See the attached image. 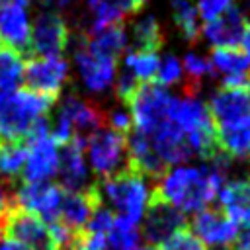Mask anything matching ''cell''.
Instances as JSON below:
<instances>
[{"mask_svg": "<svg viewBox=\"0 0 250 250\" xmlns=\"http://www.w3.org/2000/svg\"><path fill=\"white\" fill-rule=\"evenodd\" d=\"M230 158L219 152L203 166H174L152 188V195L180 213H199L219 195L225 186Z\"/></svg>", "mask_w": 250, "mask_h": 250, "instance_id": "obj_1", "label": "cell"}, {"mask_svg": "<svg viewBox=\"0 0 250 250\" xmlns=\"http://www.w3.org/2000/svg\"><path fill=\"white\" fill-rule=\"evenodd\" d=\"M55 102L27 88L0 92V143L27 141L33 123L49 115Z\"/></svg>", "mask_w": 250, "mask_h": 250, "instance_id": "obj_2", "label": "cell"}, {"mask_svg": "<svg viewBox=\"0 0 250 250\" xmlns=\"http://www.w3.org/2000/svg\"><path fill=\"white\" fill-rule=\"evenodd\" d=\"M96 188L102 205L107 203V209H111L117 217H123L135 225L143 221V215L150 199L145 176L131 168H125L111 178L96 182Z\"/></svg>", "mask_w": 250, "mask_h": 250, "instance_id": "obj_3", "label": "cell"}, {"mask_svg": "<svg viewBox=\"0 0 250 250\" xmlns=\"http://www.w3.org/2000/svg\"><path fill=\"white\" fill-rule=\"evenodd\" d=\"M172 98L174 96L156 82L139 84L137 90L131 94V98L125 102V105L129 107L133 131L143 135H152L164 123H168Z\"/></svg>", "mask_w": 250, "mask_h": 250, "instance_id": "obj_4", "label": "cell"}, {"mask_svg": "<svg viewBox=\"0 0 250 250\" xmlns=\"http://www.w3.org/2000/svg\"><path fill=\"white\" fill-rule=\"evenodd\" d=\"M86 154L94 174L102 180L111 178L127 168V137L102 127L88 139Z\"/></svg>", "mask_w": 250, "mask_h": 250, "instance_id": "obj_5", "label": "cell"}, {"mask_svg": "<svg viewBox=\"0 0 250 250\" xmlns=\"http://www.w3.org/2000/svg\"><path fill=\"white\" fill-rule=\"evenodd\" d=\"M0 223L6 238L23 244L27 250H61L51 236L47 223L21 207H14Z\"/></svg>", "mask_w": 250, "mask_h": 250, "instance_id": "obj_6", "label": "cell"}, {"mask_svg": "<svg viewBox=\"0 0 250 250\" xmlns=\"http://www.w3.org/2000/svg\"><path fill=\"white\" fill-rule=\"evenodd\" d=\"M68 74L62 57H27L23 64V82L27 90L57 100Z\"/></svg>", "mask_w": 250, "mask_h": 250, "instance_id": "obj_7", "label": "cell"}, {"mask_svg": "<svg viewBox=\"0 0 250 250\" xmlns=\"http://www.w3.org/2000/svg\"><path fill=\"white\" fill-rule=\"evenodd\" d=\"M68 27L62 16L43 12L35 18L29 37V57H62L68 47Z\"/></svg>", "mask_w": 250, "mask_h": 250, "instance_id": "obj_8", "label": "cell"}, {"mask_svg": "<svg viewBox=\"0 0 250 250\" xmlns=\"http://www.w3.org/2000/svg\"><path fill=\"white\" fill-rule=\"evenodd\" d=\"M62 193L64 189L53 182H37V184L23 182L16 189V203L18 207L37 215L43 223L51 225L59 221Z\"/></svg>", "mask_w": 250, "mask_h": 250, "instance_id": "obj_9", "label": "cell"}, {"mask_svg": "<svg viewBox=\"0 0 250 250\" xmlns=\"http://www.w3.org/2000/svg\"><path fill=\"white\" fill-rule=\"evenodd\" d=\"M186 227H188V219L184 213H180L178 209H174L172 205L150 193L146 211L143 215V232H141L148 242V246L158 248L176 230Z\"/></svg>", "mask_w": 250, "mask_h": 250, "instance_id": "obj_10", "label": "cell"}, {"mask_svg": "<svg viewBox=\"0 0 250 250\" xmlns=\"http://www.w3.org/2000/svg\"><path fill=\"white\" fill-rule=\"evenodd\" d=\"M74 62H76V68H78V74L84 86L90 92H104L115 82L117 61L92 53L84 37H80V43L74 49Z\"/></svg>", "mask_w": 250, "mask_h": 250, "instance_id": "obj_11", "label": "cell"}, {"mask_svg": "<svg viewBox=\"0 0 250 250\" xmlns=\"http://www.w3.org/2000/svg\"><path fill=\"white\" fill-rule=\"evenodd\" d=\"M86 139L74 137L68 145L59 146V186L64 191H82L88 188Z\"/></svg>", "mask_w": 250, "mask_h": 250, "instance_id": "obj_12", "label": "cell"}, {"mask_svg": "<svg viewBox=\"0 0 250 250\" xmlns=\"http://www.w3.org/2000/svg\"><path fill=\"white\" fill-rule=\"evenodd\" d=\"M207 109L215 127H225L250 119V86L217 90L211 96Z\"/></svg>", "mask_w": 250, "mask_h": 250, "instance_id": "obj_13", "label": "cell"}, {"mask_svg": "<svg viewBox=\"0 0 250 250\" xmlns=\"http://www.w3.org/2000/svg\"><path fill=\"white\" fill-rule=\"evenodd\" d=\"M191 232L213 248H229L238 234V225L232 223L221 209H203L191 221Z\"/></svg>", "mask_w": 250, "mask_h": 250, "instance_id": "obj_14", "label": "cell"}, {"mask_svg": "<svg viewBox=\"0 0 250 250\" xmlns=\"http://www.w3.org/2000/svg\"><path fill=\"white\" fill-rule=\"evenodd\" d=\"M100 205H102V199H100L96 184L88 186L82 191H64L61 213H59V223L68 227L72 232H78L88 225L90 217Z\"/></svg>", "mask_w": 250, "mask_h": 250, "instance_id": "obj_15", "label": "cell"}, {"mask_svg": "<svg viewBox=\"0 0 250 250\" xmlns=\"http://www.w3.org/2000/svg\"><path fill=\"white\" fill-rule=\"evenodd\" d=\"M59 170V145L49 137L29 143V152L25 166L21 170V178L27 184L49 182Z\"/></svg>", "mask_w": 250, "mask_h": 250, "instance_id": "obj_16", "label": "cell"}, {"mask_svg": "<svg viewBox=\"0 0 250 250\" xmlns=\"http://www.w3.org/2000/svg\"><path fill=\"white\" fill-rule=\"evenodd\" d=\"M29 37H31V25H29L25 8L14 2H2L0 4V43L14 47L27 57Z\"/></svg>", "mask_w": 250, "mask_h": 250, "instance_id": "obj_17", "label": "cell"}, {"mask_svg": "<svg viewBox=\"0 0 250 250\" xmlns=\"http://www.w3.org/2000/svg\"><path fill=\"white\" fill-rule=\"evenodd\" d=\"M244 27H246V21H244L238 6L234 4L219 18L205 21V25L201 27V33L211 43L213 49H227V47L240 45Z\"/></svg>", "mask_w": 250, "mask_h": 250, "instance_id": "obj_18", "label": "cell"}, {"mask_svg": "<svg viewBox=\"0 0 250 250\" xmlns=\"http://www.w3.org/2000/svg\"><path fill=\"white\" fill-rule=\"evenodd\" d=\"M221 211L236 225L250 230V180L227 182L219 191Z\"/></svg>", "mask_w": 250, "mask_h": 250, "instance_id": "obj_19", "label": "cell"}, {"mask_svg": "<svg viewBox=\"0 0 250 250\" xmlns=\"http://www.w3.org/2000/svg\"><path fill=\"white\" fill-rule=\"evenodd\" d=\"M217 129V146L223 154L232 158H250V119L215 127Z\"/></svg>", "mask_w": 250, "mask_h": 250, "instance_id": "obj_20", "label": "cell"}, {"mask_svg": "<svg viewBox=\"0 0 250 250\" xmlns=\"http://www.w3.org/2000/svg\"><path fill=\"white\" fill-rule=\"evenodd\" d=\"M84 39L92 53L111 61H117L121 53L127 49V31L123 25L105 27L94 35H84Z\"/></svg>", "mask_w": 250, "mask_h": 250, "instance_id": "obj_21", "label": "cell"}, {"mask_svg": "<svg viewBox=\"0 0 250 250\" xmlns=\"http://www.w3.org/2000/svg\"><path fill=\"white\" fill-rule=\"evenodd\" d=\"M25 55L0 43V92H12L23 78Z\"/></svg>", "mask_w": 250, "mask_h": 250, "instance_id": "obj_22", "label": "cell"}, {"mask_svg": "<svg viewBox=\"0 0 250 250\" xmlns=\"http://www.w3.org/2000/svg\"><path fill=\"white\" fill-rule=\"evenodd\" d=\"M209 62H211L215 72L223 74V78H227V76H246V70L250 68V59L238 47L211 49Z\"/></svg>", "mask_w": 250, "mask_h": 250, "instance_id": "obj_23", "label": "cell"}, {"mask_svg": "<svg viewBox=\"0 0 250 250\" xmlns=\"http://www.w3.org/2000/svg\"><path fill=\"white\" fill-rule=\"evenodd\" d=\"M139 242H141L139 225L115 215L113 225L105 232L107 250H139Z\"/></svg>", "mask_w": 250, "mask_h": 250, "instance_id": "obj_24", "label": "cell"}, {"mask_svg": "<svg viewBox=\"0 0 250 250\" xmlns=\"http://www.w3.org/2000/svg\"><path fill=\"white\" fill-rule=\"evenodd\" d=\"M164 45V35L154 16H145L133 25V51L158 53Z\"/></svg>", "mask_w": 250, "mask_h": 250, "instance_id": "obj_25", "label": "cell"}, {"mask_svg": "<svg viewBox=\"0 0 250 250\" xmlns=\"http://www.w3.org/2000/svg\"><path fill=\"white\" fill-rule=\"evenodd\" d=\"M125 70L139 82H154L158 66H160V57L158 53H146V51H129L123 59Z\"/></svg>", "mask_w": 250, "mask_h": 250, "instance_id": "obj_26", "label": "cell"}, {"mask_svg": "<svg viewBox=\"0 0 250 250\" xmlns=\"http://www.w3.org/2000/svg\"><path fill=\"white\" fill-rule=\"evenodd\" d=\"M27 152H29V145L25 141L0 143V178L14 182L16 176H21V170L27 160Z\"/></svg>", "mask_w": 250, "mask_h": 250, "instance_id": "obj_27", "label": "cell"}, {"mask_svg": "<svg viewBox=\"0 0 250 250\" xmlns=\"http://www.w3.org/2000/svg\"><path fill=\"white\" fill-rule=\"evenodd\" d=\"M172 20L182 33V37L189 43H193L199 37V14L191 0H172L170 2Z\"/></svg>", "mask_w": 250, "mask_h": 250, "instance_id": "obj_28", "label": "cell"}, {"mask_svg": "<svg viewBox=\"0 0 250 250\" xmlns=\"http://www.w3.org/2000/svg\"><path fill=\"white\" fill-rule=\"evenodd\" d=\"M156 250H207V246L186 227V229L176 230Z\"/></svg>", "mask_w": 250, "mask_h": 250, "instance_id": "obj_29", "label": "cell"}, {"mask_svg": "<svg viewBox=\"0 0 250 250\" xmlns=\"http://www.w3.org/2000/svg\"><path fill=\"white\" fill-rule=\"evenodd\" d=\"M182 74H184V68H182V61L176 59L174 55H166L164 59H160V66H158V72H156V78L154 82L158 86H172V84H178L182 80Z\"/></svg>", "mask_w": 250, "mask_h": 250, "instance_id": "obj_30", "label": "cell"}, {"mask_svg": "<svg viewBox=\"0 0 250 250\" xmlns=\"http://www.w3.org/2000/svg\"><path fill=\"white\" fill-rule=\"evenodd\" d=\"M182 62H184L182 68L186 70L188 78H191V80L195 82V86H197L199 80H203L205 76H211V74L215 72L213 66H211V62H209V59L199 57V55H195V53H188Z\"/></svg>", "mask_w": 250, "mask_h": 250, "instance_id": "obj_31", "label": "cell"}, {"mask_svg": "<svg viewBox=\"0 0 250 250\" xmlns=\"http://www.w3.org/2000/svg\"><path fill=\"white\" fill-rule=\"evenodd\" d=\"M62 250H107V246H105V236L82 229L72 234L70 242Z\"/></svg>", "mask_w": 250, "mask_h": 250, "instance_id": "obj_32", "label": "cell"}, {"mask_svg": "<svg viewBox=\"0 0 250 250\" xmlns=\"http://www.w3.org/2000/svg\"><path fill=\"white\" fill-rule=\"evenodd\" d=\"M230 6H234V0H197V2H195L197 14H199L205 21H211V20L219 18V16L225 14Z\"/></svg>", "mask_w": 250, "mask_h": 250, "instance_id": "obj_33", "label": "cell"}, {"mask_svg": "<svg viewBox=\"0 0 250 250\" xmlns=\"http://www.w3.org/2000/svg\"><path fill=\"white\" fill-rule=\"evenodd\" d=\"M14 207H18V203H16L14 182H12V180H4V178H0V221H2Z\"/></svg>", "mask_w": 250, "mask_h": 250, "instance_id": "obj_34", "label": "cell"}, {"mask_svg": "<svg viewBox=\"0 0 250 250\" xmlns=\"http://www.w3.org/2000/svg\"><path fill=\"white\" fill-rule=\"evenodd\" d=\"M107 125L111 131L115 133H121V135H129L131 129H133V123H131V117L127 111H121V109H115L107 115Z\"/></svg>", "mask_w": 250, "mask_h": 250, "instance_id": "obj_35", "label": "cell"}, {"mask_svg": "<svg viewBox=\"0 0 250 250\" xmlns=\"http://www.w3.org/2000/svg\"><path fill=\"white\" fill-rule=\"evenodd\" d=\"M115 80H117V82H115V94H117V98L125 104V102L131 98V94L137 90L139 82H137V80H135L127 70H125L119 78H115Z\"/></svg>", "mask_w": 250, "mask_h": 250, "instance_id": "obj_36", "label": "cell"}, {"mask_svg": "<svg viewBox=\"0 0 250 250\" xmlns=\"http://www.w3.org/2000/svg\"><path fill=\"white\" fill-rule=\"evenodd\" d=\"M229 250H250V230H242L236 234Z\"/></svg>", "mask_w": 250, "mask_h": 250, "instance_id": "obj_37", "label": "cell"}, {"mask_svg": "<svg viewBox=\"0 0 250 250\" xmlns=\"http://www.w3.org/2000/svg\"><path fill=\"white\" fill-rule=\"evenodd\" d=\"M238 49L250 59V23H246V27H244V33H242V37H240Z\"/></svg>", "mask_w": 250, "mask_h": 250, "instance_id": "obj_38", "label": "cell"}, {"mask_svg": "<svg viewBox=\"0 0 250 250\" xmlns=\"http://www.w3.org/2000/svg\"><path fill=\"white\" fill-rule=\"evenodd\" d=\"M113 6H117L123 14H135L133 10V0H109Z\"/></svg>", "mask_w": 250, "mask_h": 250, "instance_id": "obj_39", "label": "cell"}, {"mask_svg": "<svg viewBox=\"0 0 250 250\" xmlns=\"http://www.w3.org/2000/svg\"><path fill=\"white\" fill-rule=\"evenodd\" d=\"M0 250H27V248H25L23 244L12 240V238H6V240L0 242Z\"/></svg>", "mask_w": 250, "mask_h": 250, "instance_id": "obj_40", "label": "cell"}, {"mask_svg": "<svg viewBox=\"0 0 250 250\" xmlns=\"http://www.w3.org/2000/svg\"><path fill=\"white\" fill-rule=\"evenodd\" d=\"M146 2H148V0H133V10H135V14H137V12H139Z\"/></svg>", "mask_w": 250, "mask_h": 250, "instance_id": "obj_41", "label": "cell"}, {"mask_svg": "<svg viewBox=\"0 0 250 250\" xmlns=\"http://www.w3.org/2000/svg\"><path fill=\"white\" fill-rule=\"evenodd\" d=\"M45 2H59V4H62V6H64V4H68L70 0H45Z\"/></svg>", "mask_w": 250, "mask_h": 250, "instance_id": "obj_42", "label": "cell"}, {"mask_svg": "<svg viewBox=\"0 0 250 250\" xmlns=\"http://www.w3.org/2000/svg\"><path fill=\"white\" fill-rule=\"evenodd\" d=\"M139 250H156V248H152V246H145V248H139Z\"/></svg>", "mask_w": 250, "mask_h": 250, "instance_id": "obj_43", "label": "cell"}, {"mask_svg": "<svg viewBox=\"0 0 250 250\" xmlns=\"http://www.w3.org/2000/svg\"><path fill=\"white\" fill-rule=\"evenodd\" d=\"M2 234H4V232H2V223H0V238H2Z\"/></svg>", "mask_w": 250, "mask_h": 250, "instance_id": "obj_44", "label": "cell"}]
</instances>
